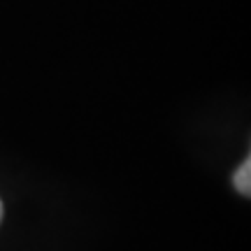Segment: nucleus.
Instances as JSON below:
<instances>
[{"mask_svg": "<svg viewBox=\"0 0 251 251\" xmlns=\"http://www.w3.org/2000/svg\"><path fill=\"white\" fill-rule=\"evenodd\" d=\"M249 175H251V161L247 158V161L237 168V172H235V186H237V191H240V193H244V196H249V193H251Z\"/></svg>", "mask_w": 251, "mask_h": 251, "instance_id": "obj_1", "label": "nucleus"}, {"mask_svg": "<svg viewBox=\"0 0 251 251\" xmlns=\"http://www.w3.org/2000/svg\"><path fill=\"white\" fill-rule=\"evenodd\" d=\"M0 221H2V202H0Z\"/></svg>", "mask_w": 251, "mask_h": 251, "instance_id": "obj_2", "label": "nucleus"}]
</instances>
